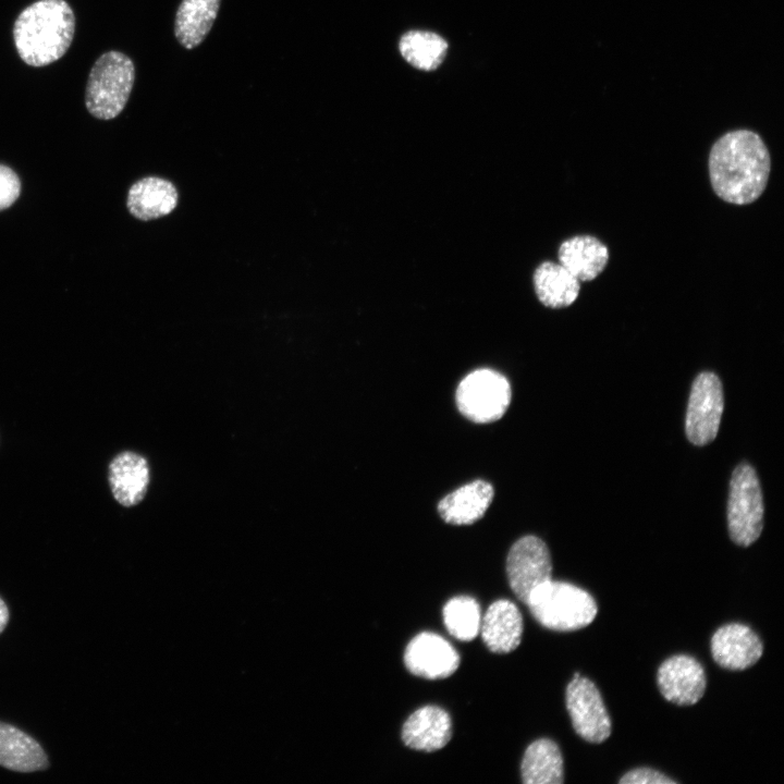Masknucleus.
<instances>
[{"label":"nucleus","instance_id":"nucleus-11","mask_svg":"<svg viewBox=\"0 0 784 784\" xmlns=\"http://www.w3.org/2000/svg\"><path fill=\"white\" fill-rule=\"evenodd\" d=\"M657 683L664 699L678 706L697 703L707 685L702 665L687 654L672 656L662 662Z\"/></svg>","mask_w":784,"mask_h":784},{"label":"nucleus","instance_id":"nucleus-5","mask_svg":"<svg viewBox=\"0 0 784 784\" xmlns=\"http://www.w3.org/2000/svg\"><path fill=\"white\" fill-rule=\"evenodd\" d=\"M727 526L733 542L752 544L763 527V500L755 469L744 463L733 471L727 502Z\"/></svg>","mask_w":784,"mask_h":784},{"label":"nucleus","instance_id":"nucleus-12","mask_svg":"<svg viewBox=\"0 0 784 784\" xmlns=\"http://www.w3.org/2000/svg\"><path fill=\"white\" fill-rule=\"evenodd\" d=\"M762 652L763 645L759 636L740 623L721 626L711 638L712 658L726 670L748 669L758 662Z\"/></svg>","mask_w":784,"mask_h":784},{"label":"nucleus","instance_id":"nucleus-15","mask_svg":"<svg viewBox=\"0 0 784 784\" xmlns=\"http://www.w3.org/2000/svg\"><path fill=\"white\" fill-rule=\"evenodd\" d=\"M479 633L487 648L494 653L515 650L523 635V617L517 605L506 599L491 603L481 616Z\"/></svg>","mask_w":784,"mask_h":784},{"label":"nucleus","instance_id":"nucleus-23","mask_svg":"<svg viewBox=\"0 0 784 784\" xmlns=\"http://www.w3.org/2000/svg\"><path fill=\"white\" fill-rule=\"evenodd\" d=\"M448 49L446 41L439 35L426 30H411L400 40L403 58L413 66L431 71L443 61Z\"/></svg>","mask_w":784,"mask_h":784},{"label":"nucleus","instance_id":"nucleus-27","mask_svg":"<svg viewBox=\"0 0 784 784\" xmlns=\"http://www.w3.org/2000/svg\"><path fill=\"white\" fill-rule=\"evenodd\" d=\"M9 610L4 601L0 598V634L5 628L9 622Z\"/></svg>","mask_w":784,"mask_h":784},{"label":"nucleus","instance_id":"nucleus-14","mask_svg":"<svg viewBox=\"0 0 784 784\" xmlns=\"http://www.w3.org/2000/svg\"><path fill=\"white\" fill-rule=\"evenodd\" d=\"M452 736L450 714L437 706H425L414 711L402 727L403 743L415 750L436 751L443 748Z\"/></svg>","mask_w":784,"mask_h":784},{"label":"nucleus","instance_id":"nucleus-2","mask_svg":"<svg viewBox=\"0 0 784 784\" xmlns=\"http://www.w3.org/2000/svg\"><path fill=\"white\" fill-rule=\"evenodd\" d=\"M74 33L75 15L65 0H38L21 12L13 25L20 58L36 68L62 58Z\"/></svg>","mask_w":784,"mask_h":784},{"label":"nucleus","instance_id":"nucleus-20","mask_svg":"<svg viewBox=\"0 0 784 784\" xmlns=\"http://www.w3.org/2000/svg\"><path fill=\"white\" fill-rule=\"evenodd\" d=\"M221 0H182L174 20V36L185 49H194L207 37Z\"/></svg>","mask_w":784,"mask_h":784},{"label":"nucleus","instance_id":"nucleus-8","mask_svg":"<svg viewBox=\"0 0 784 784\" xmlns=\"http://www.w3.org/2000/svg\"><path fill=\"white\" fill-rule=\"evenodd\" d=\"M506 573L511 589L526 604L531 593L551 579L552 563L547 544L531 535L518 539L509 551Z\"/></svg>","mask_w":784,"mask_h":784},{"label":"nucleus","instance_id":"nucleus-26","mask_svg":"<svg viewBox=\"0 0 784 784\" xmlns=\"http://www.w3.org/2000/svg\"><path fill=\"white\" fill-rule=\"evenodd\" d=\"M621 784H676V781L650 768H637L625 773Z\"/></svg>","mask_w":784,"mask_h":784},{"label":"nucleus","instance_id":"nucleus-24","mask_svg":"<svg viewBox=\"0 0 784 784\" xmlns=\"http://www.w3.org/2000/svg\"><path fill=\"white\" fill-rule=\"evenodd\" d=\"M443 623L458 640L470 641L479 634L481 612L478 602L469 596L450 599L443 608Z\"/></svg>","mask_w":784,"mask_h":784},{"label":"nucleus","instance_id":"nucleus-9","mask_svg":"<svg viewBox=\"0 0 784 784\" xmlns=\"http://www.w3.org/2000/svg\"><path fill=\"white\" fill-rule=\"evenodd\" d=\"M565 696L575 732L589 743L604 742L611 735V719L595 683L575 673Z\"/></svg>","mask_w":784,"mask_h":784},{"label":"nucleus","instance_id":"nucleus-1","mask_svg":"<svg viewBox=\"0 0 784 784\" xmlns=\"http://www.w3.org/2000/svg\"><path fill=\"white\" fill-rule=\"evenodd\" d=\"M708 164L714 193L734 205L758 199L767 187L771 170L764 142L749 130H735L721 136L710 150Z\"/></svg>","mask_w":784,"mask_h":784},{"label":"nucleus","instance_id":"nucleus-16","mask_svg":"<svg viewBox=\"0 0 784 784\" xmlns=\"http://www.w3.org/2000/svg\"><path fill=\"white\" fill-rule=\"evenodd\" d=\"M177 201L179 193L172 182L158 176H146L131 186L126 206L132 216L149 221L171 213Z\"/></svg>","mask_w":784,"mask_h":784},{"label":"nucleus","instance_id":"nucleus-3","mask_svg":"<svg viewBox=\"0 0 784 784\" xmlns=\"http://www.w3.org/2000/svg\"><path fill=\"white\" fill-rule=\"evenodd\" d=\"M526 605L543 627L555 632L586 627L598 612L597 603L589 592L571 583L552 578L531 593Z\"/></svg>","mask_w":784,"mask_h":784},{"label":"nucleus","instance_id":"nucleus-4","mask_svg":"<svg viewBox=\"0 0 784 784\" xmlns=\"http://www.w3.org/2000/svg\"><path fill=\"white\" fill-rule=\"evenodd\" d=\"M135 81V66L125 53H102L91 66L85 90L88 112L100 120L118 117L128 101Z\"/></svg>","mask_w":784,"mask_h":784},{"label":"nucleus","instance_id":"nucleus-19","mask_svg":"<svg viewBox=\"0 0 784 784\" xmlns=\"http://www.w3.org/2000/svg\"><path fill=\"white\" fill-rule=\"evenodd\" d=\"M0 765L17 772L46 770L48 757L41 746L25 732L0 722Z\"/></svg>","mask_w":784,"mask_h":784},{"label":"nucleus","instance_id":"nucleus-17","mask_svg":"<svg viewBox=\"0 0 784 784\" xmlns=\"http://www.w3.org/2000/svg\"><path fill=\"white\" fill-rule=\"evenodd\" d=\"M493 495V487L478 479L445 495L438 503V512L449 524L470 525L485 515Z\"/></svg>","mask_w":784,"mask_h":784},{"label":"nucleus","instance_id":"nucleus-6","mask_svg":"<svg viewBox=\"0 0 784 784\" xmlns=\"http://www.w3.org/2000/svg\"><path fill=\"white\" fill-rule=\"evenodd\" d=\"M512 397L507 379L492 369H477L468 373L456 389L458 411L469 420L488 424L500 419Z\"/></svg>","mask_w":784,"mask_h":784},{"label":"nucleus","instance_id":"nucleus-25","mask_svg":"<svg viewBox=\"0 0 784 784\" xmlns=\"http://www.w3.org/2000/svg\"><path fill=\"white\" fill-rule=\"evenodd\" d=\"M21 183L15 172L0 164V210L10 207L20 196Z\"/></svg>","mask_w":784,"mask_h":784},{"label":"nucleus","instance_id":"nucleus-18","mask_svg":"<svg viewBox=\"0 0 784 784\" xmlns=\"http://www.w3.org/2000/svg\"><path fill=\"white\" fill-rule=\"evenodd\" d=\"M558 256L560 264L579 281H591L607 267L609 249L595 236L576 235L560 245Z\"/></svg>","mask_w":784,"mask_h":784},{"label":"nucleus","instance_id":"nucleus-22","mask_svg":"<svg viewBox=\"0 0 784 784\" xmlns=\"http://www.w3.org/2000/svg\"><path fill=\"white\" fill-rule=\"evenodd\" d=\"M525 784H561L564 781L563 757L551 739L540 738L525 750L520 764Z\"/></svg>","mask_w":784,"mask_h":784},{"label":"nucleus","instance_id":"nucleus-13","mask_svg":"<svg viewBox=\"0 0 784 784\" xmlns=\"http://www.w3.org/2000/svg\"><path fill=\"white\" fill-rule=\"evenodd\" d=\"M150 478L147 460L132 451L117 454L108 466V482L115 501L126 507L145 498Z\"/></svg>","mask_w":784,"mask_h":784},{"label":"nucleus","instance_id":"nucleus-21","mask_svg":"<svg viewBox=\"0 0 784 784\" xmlns=\"http://www.w3.org/2000/svg\"><path fill=\"white\" fill-rule=\"evenodd\" d=\"M534 286L538 299L549 308L572 305L580 291L579 280L561 264L544 261L534 272Z\"/></svg>","mask_w":784,"mask_h":784},{"label":"nucleus","instance_id":"nucleus-10","mask_svg":"<svg viewBox=\"0 0 784 784\" xmlns=\"http://www.w3.org/2000/svg\"><path fill=\"white\" fill-rule=\"evenodd\" d=\"M460 662L455 648L445 638L431 632L416 635L404 651L406 669L428 679L449 677L457 670Z\"/></svg>","mask_w":784,"mask_h":784},{"label":"nucleus","instance_id":"nucleus-7","mask_svg":"<svg viewBox=\"0 0 784 784\" xmlns=\"http://www.w3.org/2000/svg\"><path fill=\"white\" fill-rule=\"evenodd\" d=\"M723 407L719 377L709 371L699 373L691 385L685 420L686 436L693 444L702 446L715 439Z\"/></svg>","mask_w":784,"mask_h":784}]
</instances>
